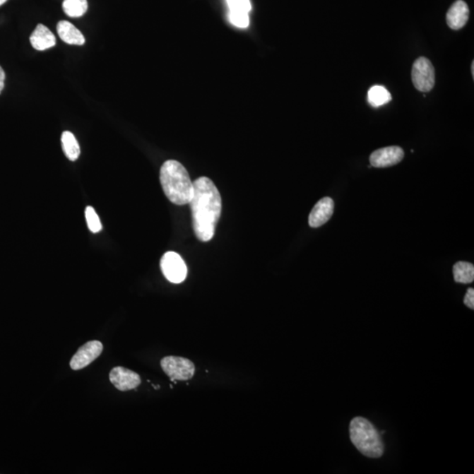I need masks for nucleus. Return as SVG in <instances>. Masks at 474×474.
<instances>
[{"mask_svg":"<svg viewBox=\"0 0 474 474\" xmlns=\"http://www.w3.org/2000/svg\"><path fill=\"white\" fill-rule=\"evenodd\" d=\"M194 195L190 201L195 236L201 242H209L215 236L222 213V197L211 179L202 177L194 182Z\"/></svg>","mask_w":474,"mask_h":474,"instance_id":"nucleus-1","label":"nucleus"},{"mask_svg":"<svg viewBox=\"0 0 474 474\" xmlns=\"http://www.w3.org/2000/svg\"><path fill=\"white\" fill-rule=\"evenodd\" d=\"M160 182L166 197L173 204L190 203L194 195V182H191L186 169L179 162L168 160L162 165Z\"/></svg>","mask_w":474,"mask_h":474,"instance_id":"nucleus-2","label":"nucleus"},{"mask_svg":"<svg viewBox=\"0 0 474 474\" xmlns=\"http://www.w3.org/2000/svg\"><path fill=\"white\" fill-rule=\"evenodd\" d=\"M350 437L352 443L365 457L378 458L384 454L385 447L381 434L367 419L358 416L350 422Z\"/></svg>","mask_w":474,"mask_h":474,"instance_id":"nucleus-3","label":"nucleus"},{"mask_svg":"<svg viewBox=\"0 0 474 474\" xmlns=\"http://www.w3.org/2000/svg\"><path fill=\"white\" fill-rule=\"evenodd\" d=\"M432 61L426 57H419L412 68V81L415 88L422 93H428L435 85L436 75Z\"/></svg>","mask_w":474,"mask_h":474,"instance_id":"nucleus-4","label":"nucleus"},{"mask_svg":"<svg viewBox=\"0 0 474 474\" xmlns=\"http://www.w3.org/2000/svg\"><path fill=\"white\" fill-rule=\"evenodd\" d=\"M161 367L172 381H186L194 377L195 365L188 358L169 356L162 358Z\"/></svg>","mask_w":474,"mask_h":474,"instance_id":"nucleus-5","label":"nucleus"},{"mask_svg":"<svg viewBox=\"0 0 474 474\" xmlns=\"http://www.w3.org/2000/svg\"><path fill=\"white\" fill-rule=\"evenodd\" d=\"M161 270L165 277L174 284L182 283L187 276L186 263L178 253L166 252L161 259Z\"/></svg>","mask_w":474,"mask_h":474,"instance_id":"nucleus-6","label":"nucleus"},{"mask_svg":"<svg viewBox=\"0 0 474 474\" xmlns=\"http://www.w3.org/2000/svg\"><path fill=\"white\" fill-rule=\"evenodd\" d=\"M103 352V345L99 341H90L78 349L77 353L72 357L71 367L72 370L78 371L88 367L90 364L97 360Z\"/></svg>","mask_w":474,"mask_h":474,"instance_id":"nucleus-7","label":"nucleus"},{"mask_svg":"<svg viewBox=\"0 0 474 474\" xmlns=\"http://www.w3.org/2000/svg\"><path fill=\"white\" fill-rule=\"evenodd\" d=\"M404 158V151L399 146L379 148L372 152L370 162L372 167L386 168L399 164Z\"/></svg>","mask_w":474,"mask_h":474,"instance_id":"nucleus-8","label":"nucleus"},{"mask_svg":"<svg viewBox=\"0 0 474 474\" xmlns=\"http://www.w3.org/2000/svg\"><path fill=\"white\" fill-rule=\"evenodd\" d=\"M112 384L122 392L136 389L139 386L142 379L136 372L122 367L112 369L109 374Z\"/></svg>","mask_w":474,"mask_h":474,"instance_id":"nucleus-9","label":"nucleus"},{"mask_svg":"<svg viewBox=\"0 0 474 474\" xmlns=\"http://www.w3.org/2000/svg\"><path fill=\"white\" fill-rule=\"evenodd\" d=\"M229 6V19L231 24L239 28H246L249 24V13L251 10L249 0H226Z\"/></svg>","mask_w":474,"mask_h":474,"instance_id":"nucleus-10","label":"nucleus"},{"mask_svg":"<svg viewBox=\"0 0 474 474\" xmlns=\"http://www.w3.org/2000/svg\"><path fill=\"white\" fill-rule=\"evenodd\" d=\"M335 203L331 198L325 197L318 201L311 211L309 223L311 227H319L331 220L334 213Z\"/></svg>","mask_w":474,"mask_h":474,"instance_id":"nucleus-11","label":"nucleus"},{"mask_svg":"<svg viewBox=\"0 0 474 474\" xmlns=\"http://www.w3.org/2000/svg\"><path fill=\"white\" fill-rule=\"evenodd\" d=\"M470 11L468 4L458 0L449 9L446 21L449 28L454 30H461L469 20Z\"/></svg>","mask_w":474,"mask_h":474,"instance_id":"nucleus-12","label":"nucleus"},{"mask_svg":"<svg viewBox=\"0 0 474 474\" xmlns=\"http://www.w3.org/2000/svg\"><path fill=\"white\" fill-rule=\"evenodd\" d=\"M32 48L39 52L46 50L56 45V37L53 32L45 25L38 24L30 36Z\"/></svg>","mask_w":474,"mask_h":474,"instance_id":"nucleus-13","label":"nucleus"},{"mask_svg":"<svg viewBox=\"0 0 474 474\" xmlns=\"http://www.w3.org/2000/svg\"><path fill=\"white\" fill-rule=\"evenodd\" d=\"M59 37L64 42L71 45H84L85 42V36L77 28L66 20H61L57 27Z\"/></svg>","mask_w":474,"mask_h":474,"instance_id":"nucleus-14","label":"nucleus"},{"mask_svg":"<svg viewBox=\"0 0 474 474\" xmlns=\"http://www.w3.org/2000/svg\"><path fill=\"white\" fill-rule=\"evenodd\" d=\"M61 141L65 155L71 161L77 160L79 155H81V148H79V144L73 134L70 131H64L61 135Z\"/></svg>","mask_w":474,"mask_h":474,"instance_id":"nucleus-15","label":"nucleus"},{"mask_svg":"<svg viewBox=\"0 0 474 474\" xmlns=\"http://www.w3.org/2000/svg\"><path fill=\"white\" fill-rule=\"evenodd\" d=\"M454 280L457 283L470 284L474 280V266L468 262H458L454 266Z\"/></svg>","mask_w":474,"mask_h":474,"instance_id":"nucleus-16","label":"nucleus"},{"mask_svg":"<svg viewBox=\"0 0 474 474\" xmlns=\"http://www.w3.org/2000/svg\"><path fill=\"white\" fill-rule=\"evenodd\" d=\"M392 100L390 93L381 85L372 86L368 92V101L374 107L383 106Z\"/></svg>","mask_w":474,"mask_h":474,"instance_id":"nucleus-17","label":"nucleus"},{"mask_svg":"<svg viewBox=\"0 0 474 474\" xmlns=\"http://www.w3.org/2000/svg\"><path fill=\"white\" fill-rule=\"evenodd\" d=\"M63 9L68 16L81 17L88 9V0H64Z\"/></svg>","mask_w":474,"mask_h":474,"instance_id":"nucleus-18","label":"nucleus"},{"mask_svg":"<svg viewBox=\"0 0 474 474\" xmlns=\"http://www.w3.org/2000/svg\"><path fill=\"white\" fill-rule=\"evenodd\" d=\"M85 219L86 222H88L89 230L92 231L93 233L100 232L101 229H102V225H101L99 216H97L95 209L93 208H86Z\"/></svg>","mask_w":474,"mask_h":474,"instance_id":"nucleus-19","label":"nucleus"},{"mask_svg":"<svg viewBox=\"0 0 474 474\" xmlns=\"http://www.w3.org/2000/svg\"><path fill=\"white\" fill-rule=\"evenodd\" d=\"M464 303L466 307H468L469 309H474V289L469 288L464 299Z\"/></svg>","mask_w":474,"mask_h":474,"instance_id":"nucleus-20","label":"nucleus"},{"mask_svg":"<svg viewBox=\"0 0 474 474\" xmlns=\"http://www.w3.org/2000/svg\"><path fill=\"white\" fill-rule=\"evenodd\" d=\"M5 79H6L5 71H4L2 67L0 66V93H1L2 90H4V88H5Z\"/></svg>","mask_w":474,"mask_h":474,"instance_id":"nucleus-21","label":"nucleus"},{"mask_svg":"<svg viewBox=\"0 0 474 474\" xmlns=\"http://www.w3.org/2000/svg\"><path fill=\"white\" fill-rule=\"evenodd\" d=\"M472 75H473V78H474V61H473V63H472Z\"/></svg>","mask_w":474,"mask_h":474,"instance_id":"nucleus-22","label":"nucleus"},{"mask_svg":"<svg viewBox=\"0 0 474 474\" xmlns=\"http://www.w3.org/2000/svg\"><path fill=\"white\" fill-rule=\"evenodd\" d=\"M7 1V0H0V6L4 5Z\"/></svg>","mask_w":474,"mask_h":474,"instance_id":"nucleus-23","label":"nucleus"}]
</instances>
